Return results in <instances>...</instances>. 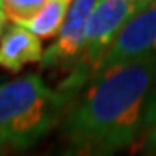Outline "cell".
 <instances>
[{
	"instance_id": "cell-1",
	"label": "cell",
	"mask_w": 156,
	"mask_h": 156,
	"mask_svg": "<svg viewBox=\"0 0 156 156\" xmlns=\"http://www.w3.org/2000/svg\"><path fill=\"white\" fill-rule=\"evenodd\" d=\"M156 89V57L95 75L71 99L64 134L85 156H111L144 134V115Z\"/></svg>"
},
{
	"instance_id": "cell-2",
	"label": "cell",
	"mask_w": 156,
	"mask_h": 156,
	"mask_svg": "<svg viewBox=\"0 0 156 156\" xmlns=\"http://www.w3.org/2000/svg\"><path fill=\"white\" fill-rule=\"evenodd\" d=\"M69 97L30 73L0 85V144L30 147L49 134L69 106Z\"/></svg>"
},
{
	"instance_id": "cell-3",
	"label": "cell",
	"mask_w": 156,
	"mask_h": 156,
	"mask_svg": "<svg viewBox=\"0 0 156 156\" xmlns=\"http://www.w3.org/2000/svg\"><path fill=\"white\" fill-rule=\"evenodd\" d=\"M146 5V0H95L85 24L80 59L56 90L71 101L101 71V64L122 28Z\"/></svg>"
},
{
	"instance_id": "cell-4",
	"label": "cell",
	"mask_w": 156,
	"mask_h": 156,
	"mask_svg": "<svg viewBox=\"0 0 156 156\" xmlns=\"http://www.w3.org/2000/svg\"><path fill=\"white\" fill-rule=\"evenodd\" d=\"M147 57H156V2H147V5L122 28L99 73Z\"/></svg>"
},
{
	"instance_id": "cell-5",
	"label": "cell",
	"mask_w": 156,
	"mask_h": 156,
	"mask_svg": "<svg viewBox=\"0 0 156 156\" xmlns=\"http://www.w3.org/2000/svg\"><path fill=\"white\" fill-rule=\"evenodd\" d=\"M95 5V0H75L69 2L66 19L62 23L56 40L44 50L40 61L42 68H75L83 44V31L90 12Z\"/></svg>"
},
{
	"instance_id": "cell-6",
	"label": "cell",
	"mask_w": 156,
	"mask_h": 156,
	"mask_svg": "<svg viewBox=\"0 0 156 156\" xmlns=\"http://www.w3.org/2000/svg\"><path fill=\"white\" fill-rule=\"evenodd\" d=\"M44 47L40 38L21 26H12L0 38V68L19 73L26 64L40 62Z\"/></svg>"
},
{
	"instance_id": "cell-7",
	"label": "cell",
	"mask_w": 156,
	"mask_h": 156,
	"mask_svg": "<svg viewBox=\"0 0 156 156\" xmlns=\"http://www.w3.org/2000/svg\"><path fill=\"white\" fill-rule=\"evenodd\" d=\"M69 2L68 0H47L37 16L23 24L21 28L35 35L37 38H54L66 19Z\"/></svg>"
},
{
	"instance_id": "cell-8",
	"label": "cell",
	"mask_w": 156,
	"mask_h": 156,
	"mask_svg": "<svg viewBox=\"0 0 156 156\" xmlns=\"http://www.w3.org/2000/svg\"><path fill=\"white\" fill-rule=\"evenodd\" d=\"M44 4L45 0H0V9L5 12L7 21L23 26L37 16Z\"/></svg>"
},
{
	"instance_id": "cell-9",
	"label": "cell",
	"mask_w": 156,
	"mask_h": 156,
	"mask_svg": "<svg viewBox=\"0 0 156 156\" xmlns=\"http://www.w3.org/2000/svg\"><path fill=\"white\" fill-rule=\"evenodd\" d=\"M156 125V89L151 94L147 106H146V115H144V134L149 132L151 128Z\"/></svg>"
},
{
	"instance_id": "cell-10",
	"label": "cell",
	"mask_w": 156,
	"mask_h": 156,
	"mask_svg": "<svg viewBox=\"0 0 156 156\" xmlns=\"http://www.w3.org/2000/svg\"><path fill=\"white\" fill-rule=\"evenodd\" d=\"M144 146H146V149L149 151L151 154L156 156V125L151 128L149 132H147V137H146Z\"/></svg>"
},
{
	"instance_id": "cell-11",
	"label": "cell",
	"mask_w": 156,
	"mask_h": 156,
	"mask_svg": "<svg viewBox=\"0 0 156 156\" xmlns=\"http://www.w3.org/2000/svg\"><path fill=\"white\" fill-rule=\"evenodd\" d=\"M7 23L9 21H7V17H5V12L0 9V38H2L7 31Z\"/></svg>"
}]
</instances>
